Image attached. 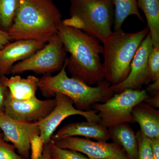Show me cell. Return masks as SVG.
<instances>
[{"instance_id": "16", "label": "cell", "mask_w": 159, "mask_h": 159, "mask_svg": "<svg viewBox=\"0 0 159 159\" xmlns=\"http://www.w3.org/2000/svg\"><path fill=\"white\" fill-rule=\"evenodd\" d=\"M132 116L145 136L150 139L159 138L158 110L143 101L134 107Z\"/></svg>"}, {"instance_id": "11", "label": "cell", "mask_w": 159, "mask_h": 159, "mask_svg": "<svg viewBox=\"0 0 159 159\" xmlns=\"http://www.w3.org/2000/svg\"><path fill=\"white\" fill-rule=\"evenodd\" d=\"M0 129L4 141L11 142L21 156L30 159V138L35 134H40L36 123L11 119L4 112L0 114Z\"/></svg>"}, {"instance_id": "20", "label": "cell", "mask_w": 159, "mask_h": 159, "mask_svg": "<svg viewBox=\"0 0 159 159\" xmlns=\"http://www.w3.org/2000/svg\"><path fill=\"white\" fill-rule=\"evenodd\" d=\"M19 0H0V30L8 32L16 15Z\"/></svg>"}, {"instance_id": "14", "label": "cell", "mask_w": 159, "mask_h": 159, "mask_svg": "<svg viewBox=\"0 0 159 159\" xmlns=\"http://www.w3.org/2000/svg\"><path fill=\"white\" fill-rule=\"evenodd\" d=\"M82 137L97 141L107 142L111 139L108 128L98 122H73L65 125L51 137V140L56 141L68 137Z\"/></svg>"}, {"instance_id": "33", "label": "cell", "mask_w": 159, "mask_h": 159, "mask_svg": "<svg viewBox=\"0 0 159 159\" xmlns=\"http://www.w3.org/2000/svg\"><path fill=\"white\" fill-rule=\"evenodd\" d=\"M89 159H91V158H89Z\"/></svg>"}, {"instance_id": "26", "label": "cell", "mask_w": 159, "mask_h": 159, "mask_svg": "<svg viewBox=\"0 0 159 159\" xmlns=\"http://www.w3.org/2000/svg\"><path fill=\"white\" fill-rule=\"evenodd\" d=\"M8 94V89L4 85L0 77V114L4 112L5 102Z\"/></svg>"}, {"instance_id": "15", "label": "cell", "mask_w": 159, "mask_h": 159, "mask_svg": "<svg viewBox=\"0 0 159 159\" xmlns=\"http://www.w3.org/2000/svg\"><path fill=\"white\" fill-rule=\"evenodd\" d=\"M39 78L34 75L23 78L19 75L7 78L1 77L4 85L8 89L9 96L11 99L17 101H25L36 97Z\"/></svg>"}, {"instance_id": "23", "label": "cell", "mask_w": 159, "mask_h": 159, "mask_svg": "<svg viewBox=\"0 0 159 159\" xmlns=\"http://www.w3.org/2000/svg\"><path fill=\"white\" fill-rule=\"evenodd\" d=\"M148 73L151 81L159 79V46L153 47L148 59Z\"/></svg>"}, {"instance_id": "13", "label": "cell", "mask_w": 159, "mask_h": 159, "mask_svg": "<svg viewBox=\"0 0 159 159\" xmlns=\"http://www.w3.org/2000/svg\"><path fill=\"white\" fill-rule=\"evenodd\" d=\"M46 43L34 40L9 42L0 50V77L11 74L13 66L42 48Z\"/></svg>"}, {"instance_id": "35", "label": "cell", "mask_w": 159, "mask_h": 159, "mask_svg": "<svg viewBox=\"0 0 159 159\" xmlns=\"http://www.w3.org/2000/svg\"></svg>"}, {"instance_id": "8", "label": "cell", "mask_w": 159, "mask_h": 159, "mask_svg": "<svg viewBox=\"0 0 159 159\" xmlns=\"http://www.w3.org/2000/svg\"><path fill=\"white\" fill-rule=\"evenodd\" d=\"M54 97L56 104L54 109L45 118L35 122L39 128V135L44 144L51 141V137L57 127L64 120L70 116L79 115L84 117L87 121L99 123V117L94 110H79L74 106L71 99L60 93H55Z\"/></svg>"}, {"instance_id": "31", "label": "cell", "mask_w": 159, "mask_h": 159, "mask_svg": "<svg viewBox=\"0 0 159 159\" xmlns=\"http://www.w3.org/2000/svg\"><path fill=\"white\" fill-rule=\"evenodd\" d=\"M39 159H52L50 147H49V143L44 144L42 154Z\"/></svg>"}, {"instance_id": "4", "label": "cell", "mask_w": 159, "mask_h": 159, "mask_svg": "<svg viewBox=\"0 0 159 159\" xmlns=\"http://www.w3.org/2000/svg\"><path fill=\"white\" fill-rule=\"evenodd\" d=\"M148 33V27L135 33L120 29L102 42L104 78L111 85L119 84L128 77L134 56Z\"/></svg>"}, {"instance_id": "18", "label": "cell", "mask_w": 159, "mask_h": 159, "mask_svg": "<svg viewBox=\"0 0 159 159\" xmlns=\"http://www.w3.org/2000/svg\"><path fill=\"white\" fill-rule=\"evenodd\" d=\"M145 14L153 47L159 46V0H137Z\"/></svg>"}, {"instance_id": "36", "label": "cell", "mask_w": 159, "mask_h": 159, "mask_svg": "<svg viewBox=\"0 0 159 159\" xmlns=\"http://www.w3.org/2000/svg\"></svg>"}, {"instance_id": "32", "label": "cell", "mask_w": 159, "mask_h": 159, "mask_svg": "<svg viewBox=\"0 0 159 159\" xmlns=\"http://www.w3.org/2000/svg\"><path fill=\"white\" fill-rule=\"evenodd\" d=\"M102 1H105V2H112V0H102Z\"/></svg>"}, {"instance_id": "28", "label": "cell", "mask_w": 159, "mask_h": 159, "mask_svg": "<svg viewBox=\"0 0 159 159\" xmlns=\"http://www.w3.org/2000/svg\"><path fill=\"white\" fill-rule=\"evenodd\" d=\"M144 102L154 108H159V93L150 96L148 98L145 99Z\"/></svg>"}, {"instance_id": "29", "label": "cell", "mask_w": 159, "mask_h": 159, "mask_svg": "<svg viewBox=\"0 0 159 159\" xmlns=\"http://www.w3.org/2000/svg\"><path fill=\"white\" fill-rule=\"evenodd\" d=\"M152 82H153L148 85L147 88L145 89L148 93H150L152 95L159 93V79L157 80Z\"/></svg>"}, {"instance_id": "21", "label": "cell", "mask_w": 159, "mask_h": 159, "mask_svg": "<svg viewBox=\"0 0 159 159\" xmlns=\"http://www.w3.org/2000/svg\"><path fill=\"white\" fill-rule=\"evenodd\" d=\"M49 145L52 159H89L78 152L60 148L52 140Z\"/></svg>"}, {"instance_id": "34", "label": "cell", "mask_w": 159, "mask_h": 159, "mask_svg": "<svg viewBox=\"0 0 159 159\" xmlns=\"http://www.w3.org/2000/svg\"><path fill=\"white\" fill-rule=\"evenodd\" d=\"M1 129H0V133H1Z\"/></svg>"}, {"instance_id": "22", "label": "cell", "mask_w": 159, "mask_h": 159, "mask_svg": "<svg viewBox=\"0 0 159 159\" xmlns=\"http://www.w3.org/2000/svg\"><path fill=\"white\" fill-rule=\"evenodd\" d=\"M136 135L139 145L138 159H153L150 139L145 136L140 130L137 132Z\"/></svg>"}, {"instance_id": "12", "label": "cell", "mask_w": 159, "mask_h": 159, "mask_svg": "<svg viewBox=\"0 0 159 159\" xmlns=\"http://www.w3.org/2000/svg\"><path fill=\"white\" fill-rule=\"evenodd\" d=\"M56 99L40 100L37 97L25 101H17L9 97L6 98L4 113L16 120L36 122L45 118L56 106Z\"/></svg>"}, {"instance_id": "3", "label": "cell", "mask_w": 159, "mask_h": 159, "mask_svg": "<svg viewBox=\"0 0 159 159\" xmlns=\"http://www.w3.org/2000/svg\"><path fill=\"white\" fill-rule=\"evenodd\" d=\"M66 69L65 62L57 75L46 74L39 78L38 86L43 96L50 98L54 97L55 93H60L71 99L77 109L89 111L93 110L94 104L105 102L114 95L110 84L106 80L96 86L89 85L79 80L69 77Z\"/></svg>"}, {"instance_id": "24", "label": "cell", "mask_w": 159, "mask_h": 159, "mask_svg": "<svg viewBox=\"0 0 159 159\" xmlns=\"http://www.w3.org/2000/svg\"><path fill=\"white\" fill-rule=\"evenodd\" d=\"M16 148L12 144L3 139V133H0V159H26L16 152Z\"/></svg>"}, {"instance_id": "10", "label": "cell", "mask_w": 159, "mask_h": 159, "mask_svg": "<svg viewBox=\"0 0 159 159\" xmlns=\"http://www.w3.org/2000/svg\"><path fill=\"white\" fill-rule=\"evenodd\" d=\"M153 48L152 40L148 33L142 41L134 56L128 77L121 83L110 86L114 93H119L127 89L141 90L143 86L151 81L148 59Z\"/></svg>"}, {"instance_id": "9", "label": "cell", "mask_w": 159, "mask_h": 159, "mask_svg": "<svg viewBox=\"0 0 159 159\" xmlns=\"http://www.w3.org/2000/svg\"><path fill=\"white\" fill-rule=\"evenodd\" d=\"M53 142L60 148L84 154L89 158L128 159L124 150L114 142H94L78 137H68Z\"/></svg>"}, {"instance_id": "5", "label": "cell", "mask_w": 159, "mask_h": 159, "mask_svg": "<svg viewBox=\"0 0 159 159\" xmlns=\"http://www.w3.org/2000/svg\"><path fill=\"white\" fill-rule=\"evenodd\" d=\"M113 7L112 2L102 0H71L70 17L62 23L102 43L113 32Z\"/></svg>"}, {"instance_id": "27", "label": "cell", "mask_w": 159, "mask_h": 159, "mask_svg": "<svg viewBox=\"0 0 159 159\" xmlns=\"http://www.w3.org/2000/svg\"><path fill=\"white\" fill-rule=\"evenodd\" d=\"M153 159H159V138L150 139Z\"/></svg>"}, {"instance_id": "7", "label": "cell", "mask_w": 159, "mask_h": 159, "mask_svg": "<svg viewBox=\"0 0 159 159\" xmlns=\"http://www.w3.org/2000/svg\"><path fill=\"white\" fill-rule=\"evenodd\" d=\"M66 52L59 35L55 34L42 48L15 64L11 74L16 75L32 71L37 74H49L60 71L64 64Z\"/></svg>"}, {"instance_id": "6", "label": "cell", "mask_w": 159, "mask_h": 159, "mask_svg": "<svg viewBox=\"0 0 159 159\" xmlns=\"http://www.w3.org/2000/svg\"><path fill=\"white\" fill-rule=\"evenodd\" d=\"M150 96L145 89H127L114 93L105 102L96 103L93 109L97 112L99 123L107 128L121 123H134L132 116L134 107Z\"/></svg>"}, {"instance_id": "2", "label": "cell", "mask_w": 159, "mask_h": 159, "mask_svg": "<svg viewBox=\"0 0 159 159\" xmlns=\"http://www.w3.org/2000/svg\"><path fill=\"white\" fill-rule=\"evenodd\" d=\"M62 15L52 0H19L11 41L34 40L47 43L57 34Z\"/></svg>"}, {"instance_id": "25", "label": "cell", "mask_w": 159, "mask_h": 159, "mask_svg": "<svg viewBox=\"0 0 159 159\" xmlns=\"http://www.w3.org/2000/svg\"><path fill=\"white\" fill-rule=\"evenodd\" d=\"M44 143L39 134L32 135L30 138V158L39 159L42 155Z\"/></svg>"}, {"instance_id": "19", "label": "cell", "mask_w": 159, "mask_h": 159, "mask_svg": "<svg viewBox=\"0 0 159 159\" xmlns=\"http://www.w3.org/2000/svg\"><path fill=\"white\" fill-rule=\"evenodd\" d=\"M112 3L115 7V31L122 29L123 23L129 16H136L140 20L144 21L139 11L137 0H112Z\"/></svg>"}, {"instance_id": "1", "label": "cell", "mask_w": 159, "mask_h": 159, "mask_svg": "<svg viewBox=\"0 0 159 159\" xmlns=\"http://www.w3.org/2000/svg\"><path fill=\"white\" fill-rule=\"evenodd\" d=\"M57 34L70 54L65 62L71 77L90 86L105 80L100 55L103 53V47L99 40L62 22Z\"/></svg>"}, {"instance_id": "17", "label": "cell", "mask_w": 159, "mask_h": 159, "mask_svg": "<svg viewBox=\"0 0 159 159\" xmlns=\"http://www.w3.org/2000/svg\"><path fill=\"white\" fill-rule=\"evenodd\" d=\"M108 129L111 139L124 150L128 159H138V140L129 123H121L109 127Z\"/></svg>"}, {"instance_id": "30", "label": "cell", "mask_w": 159, "mask_h": 159, "mask_svg": "<svg viewBox=\"0 0 159 159\" xmlns=\"http://www.w3.org/2000/svg\"><path fill=\"white\" fill-rule=\"evenodd\" d=\"M10 41L11 39L8 32L0 30V50Z\"/></svg>"}]
</instances>
